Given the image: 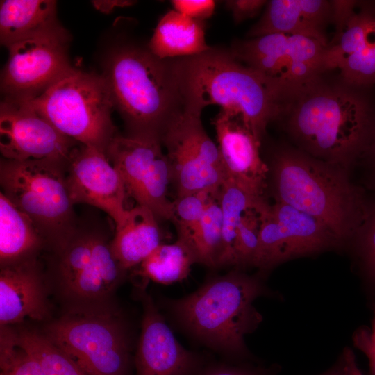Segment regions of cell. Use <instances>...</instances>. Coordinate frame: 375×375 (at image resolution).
Returning a JSON list of instances; mask_svg holds the SVG:
<instances>
[{
    "label": "cell",
    "instance_id": "obj_3",
    "mask_svg": "<svg viewBox=\"0 0 375 375\" xmlns=\"http://www.w3.org/2000/svg\"><path fill=\"white\" fill-rule=\"evenodd\" d=\"M271 169L276 202L314 217L342 242L355 236L369 200L347 170L290 147L274 153Z\"/></svg>",
    "mask_w": 375,
    "mask_h": 375
},
{
    "label": "cell",
    "instance_id": "obj_34",
    "mask_svg": "<svg viewBox=\"0 0 375 375\" xmlns=\"http://www.w3.org/2000/svg\"><path fill=\"white\" fill-rule=\"evenodd\" d=\"M192 375H271L265 369L231 362L204 363Z\"/></svg>",
    "mask_w": 375,
    "mask_h": 375
},
{
    "label": "cell",
    "instance_id": "obj_33",
    "mask_svg": "<svg viewBox=\"0 0 375 375\" xmlns=\"http://www.w3.org/2000/svg\"><path fill=\"white\" fill-rule=\"evenodd\" d=\"M354 237L358 239L364 265L375 282V199L369 201L363 221Z\"/></svg>",
    "mask_w": 375,
    "mask_h": 375
},
{
    "label": "cell",
    "instance_id": "obj_28",
    "mask_svg": "<svg viewBox=\"0 0 375 375\" xmlns=\"http://www.w3.org/2000/svg\"><path fill=\"white\" fill-rule=\"evenodd\" d=\"M178 239L190 249L196 262L210 267H219L222 247V212L218 195L210 202L190 234L185 238Z\"/></svg>",
    "mask_w": 375,
    "mask_h": 375
},
{
    "label": "cell",
    "instance_id": "obj_5",
    "mask_svg": "<svg viewBox=\"0 0 375 375\" xmlns=\"http://www.w3.org/2000/svg\"><path fill=\"white\" fill-rule=\"evenodd\" d=\"M263 292L260 281L238 271L209 279L169 305L179 324L208 347L226 356L246 355L244 337L261 322L253 306Z\"/></svg>",
    "mask_w": 375,
    "mask_h": 375
},
{
    "label": "cell",
    "instance_id": "obj_2",
    "mask_svg": "<svg viewBox=\"0 0 375 375\" xmlns=\"http://www.w3.org/2000/svg\"><path fill=\"white\" fill-rule=\"evenodd\" d=\"M103 76L129 136L161 142L187 110L181 58L162 59L148 46L126 44L111 55Z\"/></svg>",
    "mask_w": 375,
    "mask_h": 375
},
{
    "label": "cell",
    "instance_id": "obj_35",
    "mask_svg": "<svg viewBox=\"0 0 375 375\" xmlns=\"http://www.w3.org/2000/svg\"><path fill=\"white\" fill-rule=\"evenodd\" d=\"M170 2L174 10L203 22L212 17L216 6L213 0H172Z\"/></svg>",
    "mask_w": 375,
    "mask_h": 375
},
{
    "label": "cell",
    "instance_id": "obj_39",
    "mask_svg": "<svg viewBox=\"0 0 375 375\" xmlns=\"http://www.w3.org/2000/svg\"><path fill=\"white\" fill-rule=\"evenodd\" d=\"M345 375H363L359 369L355 355L351 349L346 348L343 353Z\"/></svg>",
    "mask_w": 375,
    "mask_h": 375
},
{
    "label": "cell",
    "instance_id": "obj_22",
    "mask_svg": "<svg viewBox=\"0 0 375 375\" xmlns=\"http://www.w3.org/2000/svg\"><path fill=\"white\" fill-rule=\"evenodd\" d=\"M62 30L56 19L55 1H1L0 41L7 48L24 40Z\"/></svg>",
    "mask_w": 375,
    "mask_h": 375
},
{
    "label": "cell",
    "instance_id": "obj_25",
    "mask_svg": "<svg viewBox=\"0 0 375 375\" xmlns=\"http://www.w3.org/2000/svg\"><path fill=\"white\" fill-rule=\"evenodd\" d=\"M44 244L31 220L1 192V267L34 258Z\"/></svg>",
    "mask_w": 375,
    "mask_h": 375
},
{
    "label": "cell",
    "instance_id": "obj_31",
    "mask_svg": "<svg viewBox=\"0 0 375 375\" xmlns=\"http://www.w3.org/2000/svg\"><path fill=\"white\" fill-rule=\"evenodd\" d=\"M265 200L248 209L241 217L235 231V266H253L256 256L261 224V210Z\"/></svg>",
    "mask_w": 375,
    "mask_h": 375
},
{
    "label": "cell",
    "instance_id": "obj_18",
    "mask_svg": "<svg viewBox=\"0 0 375 375\" xmlns=\"http://www.w3.org/2000/svg\"><path fill=\"white\" fill-rule=\"evenodd\" d=\"M212 124L226 178L262 196L269 170L260 157L261 142L240 115L220 109Z\"/></svg>",
    "mask_w": 375,
    "mask_h": 375
},
{
    "label": "cell",
    "instance_id": "obj_13",
    "mask_svg": "<svg viewBox=\"0 0 375 375\" xmlns=\"http://www.w3.org/2000/svg\"><path fill=\"white\" fill-rule=\"evenodd\" d=\"M342 242L314 217L276 201L261 213L258 247L253 266L269 269L290 259L338 247Z\"/></svg>",
    "mask_w": 375,
    "mask_h": 375
},
{
    "label": "cell",
    "instance_id": "obj_38",
    "mask_svg": "<svg viewBox=\"0 0 375 375\" xmlns=\"http://www.w3.org/2000/svg\"><path fill=\"white\" fill-rule=\"evenodd\" d=\"M265 0H227L224 1L226 8L231 13L236 24L258 15L267 5Z\"/></svg>",
    "mask_w": 375,
    "mask_h": 375
},
{
    "label": "cell",
    "instance_id": "obj_20",
    "mask_svg": "<svg viewBox=\"0 0 375 375\" xmlns=\"http://www.w3.org/2000/svg\"><path fill=\"white\" fill-rule=\"evenodd\" d=\"M332 24V5L328 0H272L260 19L247 33L249 38L280 33L299 35L328 45L326 31Z\"/></svg>",
    "mask_w": 375,
    "mask_h": 375
},
{
    "label": "cell",
    "instance_id": "obj_32",
    "mask_svg": "<svg viewBox=\"0 0 375 375\" xmlns=\"http://www.w3.org/2000/svg\"><path fill=\"white\" fill-rule=\"evenodd\" d=\"M219 194L201 191L176 197L174 220L178 238H185L196 227L210 202Z\"/></svg>",
    "mask_w": 375,
    "mask_h": 375
},
{
    "label": "cell",
    "instance_id": "obj_7",
    "mask_svg": "<svg viewBox=\"0 0 375 375\" xmlns=\"http://www.w3.org/2000/svg\"><path fill=\"white\" fill-rule=\"evenodd\" d=\"M17 103L34 110L68 138L105 153L118 134L103 76L72 67L38 97Z\"/></svg>",
    "mask_w": 375,
    "mask_h": 375
},
{
    "label": "cell",
    "instance_id": "obj_40",
    "mask_svg": "<svg viewBox=\"0 0 375 375\" xmlns=\"http://www.w3.org/2000/svg\"><path fill=\"white\" fill-rule=\"evenodd\" d=\"M97 8L103 12H109L115 6H126L131 5V1H92Z\"/></svg>",
    "mask_w": 375,
    "mask_h": 375
},
{
    "label": "cell",
    "instance_id": "obj_19",
    "mask_svg": "<svg viewBox=\"0 0 375 375\" xmlns=\"http://www.w3.org/2000/svg\"><path fill=\"white\" fill-rule=\"evenodd\" d=\"M144 299L136 375H192L203 360L178 342L151 299Z\"/></svg>",
    "mask_w": 375,
    "mask_h": 375
},
{
    "label": "cell",
    "instance_id": "obj_11",
    "mask_svg": "<svg viewBox=\"0 0 375 375\" xmlns=\"http://www.w3.org/2000/svg\"><path fill=\"white\" fill-rule=\"evenodd\" d=\"M106 155L119 172L127 196L150 209L158 219L174 222V201L168 198L171 168L159 140L118 133Z\"/></svg>",
    "mask_w": 375,
    "mask_h": 375
},
{
    "label": "cell",
    "instance_id": "obj_41",
    "mask_svg": "<svg viewBox=\"0 0 375 375\" xmlns=\"http://www.w3.org/2000/svg\"><path fill=\"white\" fill-rule=\"evenodd\" d=\"M322 375H345L343 360L338 365Z\"/></svg>",
    "mask_w": 375,
    "mask_h": 375
},
{
    "label": "cell",
    "instance_id": "obj_16",
    "mask_svg": "<svg viewBox=\"0 0 375 375\" xmlns=\"http://www.w3.org/2000/svg\"><path fill=\"white\" fill-rule=\"evenodd\" d=\"M80 144L28 107L17 102H1L0 151L3 158L67 163Z\"/></svg>",
    "mask_w": 375,
    "mask_h": 375
},
{
    "label": "cell",
    "instance_id": "obj_14",
    "mask_svg": "<svg viewBox=\"0 0 375 375\" xmlns=\"http://www.w3.org/2000/svg\"><path fill=\"white\" fill-rule=\"evenodd\" d=\"M57 271L66 293L81 299H97L110 294L125 272L104 236L77 228L59 250Z\"/></svg>",
    "mask_w": 375,
    "mask_h": 375
},
{
    "label": "cell",
    "instance_id": "obj_9",
    "mask_svg": "<svg viewBox=\"0 0 375 375\" xmlns=\"http://www.w3.org/2000/svg\"><path fill=\"white\" fill-rule=\"evenodd\" d=\"M326 47L312 38L273 33L237 40L229 50L238 60L273 83L285 101L324 73Z\"/></svg>",
    "mask_w": 375,
    "mask_h": 375
},
{
    "label": "cell",
    "instance_id": "obj_30",
    "mask_svg": "<svg viewBox=\"0 0 375 375\" xmlns=\"http://www.w3.org/2000/svg\"><path fill=\"white\" fill-rule=\"evenodd\" d=\"M0 375H46L36 358L18 341L17 333L1 326Z\"/></svg>",
    "mask_w": 375,
    "mask_h": 375
},
{
    "label": "cell",
    "instance_id": "obj_17",
    "mask_svg": "<svg viewBox=\"0 0 375 375\" xmlns=\"http://www.w3.org/2000/svg\"><path fill=\"white\" fill-rule=\"evenodd\" d=\"M66 182L72 203L93 206L108 215L115 226L126 218L127 194L122 179L105 153L80 144L66 167Z\"/></svg>",
    "mask_w": 375,
    "mask_h": 375
},
{
    "label": "cell",
    "instance_id": "obj_29",
    "mask_svg": "<svg viewBox=\"0 0 375 375\" xmlns=\"http://www.w3.org/2000/svg\"><path fill=\"white\" fill-rule=\"evenodd\" d=\"M22 346L38 361L46 375H88L46 336L31 331L17 333Z\"/></svg>",
    "mask_w": 375,
    "mask_h": 375
},
{
    "label": "cell",
    "instance_id": "obj_21",
    "mask_svg": "<svg viewBox=\"0 0 375 375\" xmlns=\"http://www.w3.org/2000/svg\"><path fill=\"white\" fill-rule=\"evenodd\" d=\"M45 294L35 258L1 267V326L26 318L42 320L47 316Z\"/></svg>",
    "mask_w": 375,
    "mask_h": 375
},
{
    "label": "cell",
    "instance_id": "obj_1",
    "mask_svg": "<svg viewBox=\"0 0 375 375\" xmlns=\"http://www.w3.org/2000/svg\"><path fill=\"white\" fill-rule=\"evenodd\" d=\"M323 73L285 101L278 119L298 149L348 170L360 156L375 119L369 88Z\"/></svg>",
    "mask_w": 375,
    "mask_h": 375
},
{
    "label": "cell",
    "instance_id": "obj_26",
    "mask_svg": "<svg viewBox=\"0 0 375 375\" xmlns=\"http://www.w3.org/2000/svg\"><path fill=\"white\" fill-rule=\"evenodd\" d=\"M218 199L222 212V247L219 267L235 265L237 226L248 209L257 206L265 199L229 178H226L220 187Z\"/></svg>",
    "mask_w": 375,
    "mask_h": 375
},
{
    "label": "cell",
    "instance_id": "obj_8",
    "mask_svg": "<svg viewBox=\"0 0 375 375\" xmlns=\"http://www.w3.org/2000/svg\"><path fill=\"white\" fill-rule=\"evenodd\" d=\"M46 337L88 375H128L125 329L110 311H70L48 326Z\"/></svg>",
    "mask_w": 375,
    "mask_h": 375
},
{
    "label": "cell",
    "instance_id": "obj_15",
    "mask_svg": "<svg viewBox=\"0 0 375 375\" xmlns=\"http://www.w3.org/2000/svg\"><path fill=\"white\" fill-rule=\"evenodd\" d=\"M326 71L339 70L346 83L375 86V1H357L335 24L324 56Z\"/></svg>",
    "mask_w": 375,
    "mask_h": 375
},
{
    "label": "cell",
    "instance_id": "obj_36",
    "mask_svg": "<svg viewBox=\"0 0 375 375\" xmlns=\"http://www.w3.org/2000/svg\"><path fill=\"white\" fill-rule=\"evenodd\" d=\"M354 346L368 358L369 375H375V317L370 326L358 328L353 334Z\"/></svg>",
    "mask_w": 375,
    "mask_h": 375
},
{
    "label": "cell",
    "instance_id": "obj_10",
    "mask_svg": "<svg viewBox=\"0 0 375 375\" xmlns=\"http://www.w3.org/2000/svg\"><path fill=\"white\" fill-rule=\"evenodd\" d=\"M201 115L185 110L161 137L176 197L201 191L217 193L226 179L218 147L204 129Z\"/></svg>",
    "mask_w": 375,
    "mask_h": 375
},
{
    "label": "cell",
    "instance_id": "obj_12",
    "mask_svg": "<svg viewBox=\"0 0 375 375\" xmlns=\"http://www.w3.org/2000/svg\"><path fill=\"white\" fill-rule=\"evenodd\" d=\"M68 40L64 29L10 46L1 76L4 100L22 102L33 99L69 72L72 67L67 54Z\"/></svg>",
    "mask_w": 375,
    "mask_h": 375
},
{
    "label": "cell",
    "instance_id": "obj_24",
    "mask_svg": "<svg viewBox=\"0 0 375 375\" xmlns=\"http://www.w3.org/2000/svg\"><path fill=\"white\" fill-rule=\"evenodd\" d=\"M147 46L162 59L195 56L211 48L206 41L204 22L174 9L159 19Z\"/></svg>",
    "mask_w": 375,
    "mask_h": 375
},
{
    "label": "cell",
    "instance_id": "obj_23",
    "mask_svg": "<svg viewBox=\"0 0 375 375\" xmlns=\"http://www.w3.org/2000/svg\"><path fill=\"white\" fill-rule=\"evenodd\" d=\"M158 220L150 209L137 205L128 209L124 221L115 226L110 247L124 270L138 266L162 244Z\"/></svg>",
    "mask_w": 375,
    "mask_h": 375
},
{
    "label": "cell",
    "instance_id": "obj_37",
    "mask_svg": "<svg viewBox=\"0 0 375 375\" xmlns=\"http://www.w3.org/2000/svg\"><path fill=\"white\" fill-rule=\"evenodd\" d=\"M364 170V183L366 188L375 193V119L365 148L356 162Z\"/></svg>",
    "mask_w": 375,
    "mask_h": 375
},
{
    "label": "cell",
    "instance_id": "obj_6",
    "mask_svg": "<svg viewBox=\"0 0 375 375\" xmlns=\"http://www.w3.org/2000/svg\"><path fill=\"white\" fill-rule=\"evenodd\" d=\"M67 163L1 159V192L33 222L45 244L58 250L78 224L66 182Z\"/></svg>",
    "mask_w": 375,
    "mask_h": 375
},
{
    "label": "cell",
    "instance_id": "obj_4",
    "mask_svg": "<svg viewBox=\"0 0 375 375\" xmlns=\"http://www.w3.org/2000/svg\"><path fill=\"white\" fill-rule=\"evenodd\" d=\"M187 110L201 113L208 106L242 117L261 142L268 124L279 119L284 99L278 88L238 60L229 49L211 47L181 58Z\"/></svg>",
    "mask_w": 375,
    "mask_h": 375
},
{
    "label": "cell",
    "instance_id": "obj_27",
    "mask_svg": "<svg viewBox=\"0 0 375 375\" xmlns=\"http://www.w3.org/2000/svg\"><path fill=\"white\" fill-rule=\"evenodd\" d=\"M196 260L190 249L181 240L160 244L138 266V274L161 284H172L186 278Z\"/></svg>",
    "mask_w": 375,
    "mask_h": 375
}]
</instances>
